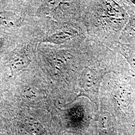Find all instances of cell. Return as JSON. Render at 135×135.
<instances>
[{
    "label": "cell",
    "instance_id": "cell-1",
    "mask_svg": "<svg viewBox=\"0 0 135 135\" xmlns=\"http://www.w3.org/2000/svg\"><path fill=\"white\" fill-rule=\"evenodd\" d=\"M84 58L77 82L80 95L96 100L102 83L112 73L130 72V68L121 55L88 36L83 43Z\"/></svg>",
    "mask_w": 135,
    "mask_h": 135
},
{
    "label": "cell",
    "instance_id": "cell-9",
    "mask_svg": "<svg viewBox=\"0 0 135 135\" xmlns=\"http://www.w3.org/2000/svg\"><path fill=\"white\" fill-rule=\"evenodd\" d=\"M120 42L128 44L135 43V16L130 17L121 34Z\"/></svg>",
    "mask_w": 135,
    "mask_h": 135
},
{
    "label": "cell",
    "instance_id": "cell-10",
    "mask_svg": "<svg viewBox=\"0 0 135 135\" xmlns=\"http://www.w3.org/2000/svg\"><path fill=\"white\" fill-rule=\"evenodd\" d=\"M24 127L31 135H40L42 132V127L38 121L31 118H27L24 121Z\"/></svg>",
    "mask_w": 135,
    "mask_h": 135
},
{
    "label": "cell",
    "instance_id": "cell-2",
    "mask_svg": "<svg viewBox=\"0 0 135 135\" xmlns=\"http://www.w3.org/2000/svg\"><path fill=\"white\" fill-rule=\"evenodd\" d=\"M129 18L119 1H87L80 22L88 36L111 48L120 42Z\"/></svg>",
    "mask_w": 135,
    "mask_h": 135
},
{
    "label": "cell",
    "instance_id": "cell-7",
    "mask_svg": "<svg viewBox=\"0 0 135 135\" xmlns=\"http://www.w3.org/2000/svg\"><path fill=\"white\" fill-rule=\"evenodd\" d=\"M110 49L120 54L125 59L131 72L135 77V43L128 44L119 42L114 44Z\"/></svg>",
    "mask_w": 135,
    "mask_h": 135
},
{
    "label": "cell",
    "instance_id": "cell-6",
    "mask_svg": "<svg viewBox=\"0 0 135 135\" xmlns=\"http://www.w3.org/2000/svg\"><path fill=\"white\" fill-rule=\"evenodd\" d=\"M31 62L28 54L24 50L20 49L14 52L11 55L9 60L12 74L26 70Z\"/></svg>",
    "mask_w": 135,
    "mask_h": 135
},
{
    "label": "cell",
    "instance_id": "cell-8",
    "mask_svg": "<svg viewBox=\"0 0 135 135\" xmlns=\"http://www.w3.org/2000/svg\"><path fill=\"white\" fill-rule=\"evenodd\" d=\"M23 23L22 18L13 12H0V24L7 28H17L22 26Z\"/></svg>",
    "mask_w": 135,
    "mask_h": 135
},
{
    "label": "cell",
    "instance_id": "cell-3",
    "mask_svg": "<svg viewBox=\"0 0 135 135\" xmlns=\"http://www.w3.org/2000/svg\"><path fill=\"white\" fill-rule=\"evenodd\" d=\"M83 43L79 46L46 45L40 49L41 63L49 77L73 91L77 90L78 78L83 67Z\"/></svg>",
    "mask_w": 135,
    "mask_h": 135
},
{
    "label": "cell",
    "instance_id": "cell-11",
    "mask_svg": "<svg viewBox=\"0 0 135 135\" xmlns=\"http://www.w3.org/2000/svg\"><path fill=\"white\" fill-rule=\"evenodd\" d=\"M130 17L135 16V1H119Z\"/></svg>",
    "mask_w": 135,
    "mask_h": 135
},
{
    "label": "cell",
    "instance_id": "cell-13",
    "mask_svg": "<svg viewBox=\"0 0 135 135\" xmlns=\"http://www.w3.org/2000/svg\"><path fill=\"white\" fill-rule=\"evenodd\" d=\"M0 135H1V134H0Z\"/></svg>",
    "mask_w": 135,
    "mask_h": 135
},
{
    "label": "cell",
    "instance_id": "cell-12",
    "mask_svg": "<svg viewBox=\"0 0 135 135\" xmlns=\"http://www.w3.org/2000/svg\"><path fill=\"white\" fill-rule=\"evenodd\" d=\"M0 46H1V43H0Z\"/></svg>",
    "mask_w": 135,
    "mask_h": 135
},
{
    "label": "cell",
    "instance_id": "cell-4",
    "mask_svg": "<svg viewBox=\"0 0 135 135\" xmlns=\"http://www.w3.org/2000/svg\"><path fill=\"white\" fill-rule=\"evenodd\" d=\"M87 1H44L39 9L41 15H50L59 23L80 22Z\"/></svg>",
    "mask_w": 135,
    "mask_h": 135
},
{
    "label": "cell",
    "instance_id": "cell-5",
    "mask_svg": "<svg viewBox=\"0 0 135 135\" xmlns=\"http://www.w3.org/2000/svg\"><path fill=\"white\" fill-rule=\"evenodd\" d=\"M87 37L86 30L81 22H57L54 26L52 31L43 39L42 42L56 46H79Z\"/></svg>",
    "mask_w": 135,
    "mask_h": 135
}]
</instances>
